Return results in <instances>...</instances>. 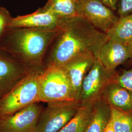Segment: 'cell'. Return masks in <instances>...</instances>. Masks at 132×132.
Wrapping results in <instances>:
<instances>
[{"label":"cell","instance_id":"1","mask_svg":"<svg viewBox=\"0 0 132 132\" xmlns=\"http://www.w3.org/2000/svg\"><path fill=\"white\" fill-rule=\"evenodd\" d=\"M107 35L77 15L67 19L48 47L43 63V70L61 67L81 54L92 53L97 58Z\"/></svg>","mask_w":132,"mask_h":132},{"label":"cell","instance_id":"2","mask_svg":"<svg viewBox=\"0 0 132 132\" xmlns=\"http://www.w3.org/2000/svg\"><path fill=\"white\" fill-rule=\"evenodd\" d=\"M60 29L9 28L0 39V48L32 69H43L48 47Z\"/></svg>","mask_w":132,"mask_h":132},{"label":"cell","instance_id":"3","mask_svg":"<svg viewBox=\"0 0 132 132\" xmlns=\"http://www.w3.org/2000/svg\"><path fill=\"white\" fill-rule=\"evenodd\" d=\"M43 69L30 71L0 100V118L39 101V77Z\"/></svg>","mask_w":132,"mask_h":132},{"label":"cell","instance_id":"4","mask_svg":"<svg viewBox=\"0 0 132 132\" xmlns=\"http://www.w3.org/2000/svg\"><path fill=\"white\" fill-rule=\"evenodd\" d=\"M76 101L70 82L61 67H49L39 77V101L52 103Z\"/></svg>","mask_w":132,"mask_h":132},{"label":"cell","instance_id":"5","mask_svg":"<svg viewBox=\"0 0 132 132\" xmlns=\"http://www.w3.org/2000/svg\"><path fill=\"white\" fill-rule=\"evenodd\" d=\"M118 72L104 68L96 59L85 76L78 100L80 106L94 104L102 99L105 90L115 82Z\"/></svg>","mask_w":132,"mask_h":132},{"label":"cell","instance_id":"6","mask_svg":"<svg viewBox=\"0 0 132 132\" xmlns=\"http://www.w3.org/2000/svg\"><path fill=\"white\" fill-rule=\"evenodd\" d=\"M80 104L76 101L48 103L38 119L35 132H58L77 112Z\"/></svg>","mask_w":132,"mask_h":132},{"label":"cell","instance_id":"7","mask_svg":"<svg viewBox=\"0 0 132 132\" xmlns=\"http://www.w3.org/2000/svg\"><path fill=\"white\" fill-rule=\"evenodd\" d=\"M76 10L78 15L83 17L95 28L106 34L119 19L113 10L100 0L77 1Z\"/></svg>","mask_w":132,"mask_h":132},{"label":"cell","instance_id":"8","mask_svg":"<svg viewBox=\"0 0 132 132\" xmlns=\"http://www.w3.org/2000/svg\"><path fill=\"white\" fill-rule=\"evenodd\" d=\"M39 103L0 118V132H35L39 116L44 109Z\"/></svg>","mask_w":132,"mask_h":132},{"label":"cell","instance_id":"9","mask_svg":"<svg viewBox=\"0 0 132 132\" xmlns=\"http://www.w3.org/2000/svg\"><path fill=\"white\" fill-rule=\"evenodd\" d=\"M32 69L0 48V100Z\"/></svg>","mask_w":132,"mask_h":132},{"label":"cell","instance_id":"10","mask_svg":"<svg viewBox=\"0 0 132 132\" xmlns=\"http://www.w3.org/2000/svg\"><path fill=\"white\" fill-rule=\"evenodd\" d=\"M45 9L39 8L32 13L12 17L9 28H35L53 30L61 28L67 20Z\"/></svg>","mask_w":132,"mask_h":132},{"label":"cell","instance_id":"11","mask_svg":"<svg viewBox=\"0 0 132 132\" xmlns=\"http://www.w3.org/2000/svg\"><path fill=\"white\" fill-rule=\"evenodd\" d=\"M96 58L92 53L79 55L61 67L70 82L75 98L78 102L81 89L85 76L94 64Z\"/></svg>","mask_w":132,"mask_h":132},{"label":"cell","instance_id":"12","mask_svg":"<svg viewBox=\"0 0 132 132\" xmlns=\"http://www.w3.org/2000/svg\"><path fill=\"white\" fill-rule=\"evenodd\" d=\"M97 59L106 69L116 71L118 66L131 59L129 46L108 38L101 47Z\"/></svg>","mask_w":132,"mask_h":132},{"label":"cell","instance_id":"13","mask_svg":"<svg viewBox=\"0 0 132 132\" xmlns=\"http://www.w3.org/2000/svg\"><path fill=\"white\" fill-rule=\"evenodd\" d=\"M102 99L111 107L124 112L132 111V93L113 82L104 92Z\"/></svg>","mask_w":132,"mask_h":132},{"label":"cell","instance_id":"14","mask_svg":"<svg viewBox=\"0 0 132 132\" xmlns=\"http://www.w3.org/2000/svg\"><path fill=\"white\" fill-rule=\"evenodd\" d=\"M95 104L80 106L75 116L58 132H85L93 116Z\"/></svg>","mask_w":132,"mask_h":132},{"label":"cell","instance_id":"15","mask_svg":"<svg viewBox=\"0 0 132 132\" xmlns=\"http://www.w3.org/2000/svg\"><path fill=\"white\" fill-rule=\"evenodd\" d=\"M111 118L110 106L100 100L95 104L93 116L85 132H104Z\"/></svg>","mask_w":132,"mask_h":132},{"label":"cell","instance_id":"16","mask_svg":"<svg viewBox=\"0 0 132 132\" xmlns=\"http://www.w3.org/2000/svg\"><path fill=\"white\" fill-rule=\"evenodd\" d=\"M109 38L128 46L132 44V13L119 18L118 21L107 34Z\"/></svg>","mask_w":132,"mask_h":132},{"label":"cell","instance_id":"17","mask_svg":"<svg viewBox=\"0 0 132 132\" xmlns=\"http://www.w3.org/2000/svg\"><path fill=\"white\" fill-rule=\"evenodd\" d=\"M77 0H47L43 7L62 18L69 19L77 16Z\"/></svg>","mask_w":132,"mask_h":132},{"label":"cell","instance_id":"18","mask_svg":"<svg viewBox=\"0 0 132 132\" xmlns=\"http://www.w3.org/2000/svg\"><path fill=\"white\" fill-rule=\"evenodd\" d=\"M111 109L114 132H132V111L124 112L112 107Z\"/></svg>","mask_w":132,"mask_h":132},{"label":"cell","instance_id":"19","mask_svg":"<svg viewBox=\"0 0 132 132\" xmlns=\"http://www.w3.org/2000/svg\"><path fill=\"white\" fill-rule=\"evenodd\" d=\"M116 82L132 93V68L118 72Z\"/></svg>","mask_w":132,"mask_h":132},{"label":"cell","instance_id":"20","mask_svg":"<svg viewBox=\"0 0 132 132\" xmlns=\"http://www.w3.org/2000/svg\"><path fill=\"white\" fill-rule=\"evenodd\" d=\"M12 17L6 8L0 6V39L9 28L10 22Z\"/></svg>","mask_w":132,"mask_h":132},{"label":"cell","instance_id":"21","mask_svg":"<svg viewBox=\"0 0 132 132\" xmlns=\"http://www.w3.org/2000/svg\"><path fill=\"white\" fill-rule=\"evenodd\" d=\"M119 18L132 13V0H119L117 5Z\"/></svg>","mask_w":132,"mask_h":132},{"label":"cell","instance_id":"22","mask_svg":"<svg viewBox=\"0 0 132 132\" xmlns=\"http://www.w3.org/2000/svg\"><path fill=\"white\" fill-rule=\"evenodd\" d=\"M104 5L107 6L111 10H116L119 0H100Z\"/></svg>","mask_w":132,"mask_h":132},{"label":"cell","instance_id":"23","mask_svg":"<svg viewBox=\"0 0 132 132\" xmlns=\"http://www.w3.org/2000/svg\"><path fill=\"white\" fill-rule=\"evenodd\" d=\"M104 132H114L112 122V120H111V118L110 121L109 122L108 124H107L106 127L105 128Z\"/></svg>","mask_w":132,"mask_h":132},{"label":"cell","instance_id":"24","mask_svg":"<svg viewBox=\"0 0 132 132\" xmlns=\"http://www.w3.org/2000/svg\"><path fill=\"white\" fill-rule=\"evenodd\" d=\"M129 46H130V47L131 51V60L132 61V44L131 45H130Z\"/></svg>","mask_w":132,"mask_h":132},{"label":"cell","instance_id":"25","mask_svg":"<svg viewBox=\"0 0 132 132\" xmlns=\"http://www.w3.org/2000/svg\"><path fill=\"white\" fill-rule=\"evenodd\" d=\"M85 1V0H77V1Z\"/></svg>","mask_w":132,"mask_h":132}]
</instances>
